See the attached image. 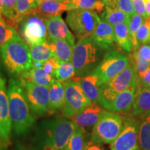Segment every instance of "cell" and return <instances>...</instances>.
I'll list each match as a JSON object with an SVG mask.
<instances>
[{
	"label": "cell",
	"instance_id": "cell-1",
	"mask_svg": "<svg viewBox=\"0 0 150 150\" xmlns=\"http://www.w3.org/2000/svg\"><path fill=\"white\" fill-rule=\"evenodd\" d=\"M11 130L16 136L27 134L35 123L24 88L18 76L10 79L7 86Z\"/></svg>",
	"mask_w": 150,
	"mask_h": 150
},
{
	"label": "cell",
	"instance_id": "cell-2",
	"mask_svg": "<svg viewBox=\"0 0 150 150\" xmlns=\"http://www.w3.org/2000/svg\"><path fill=\"white\" fill-rule=\"evenodd\" d=\"M78 125L72 120L57 118L43 121L39 125L34 141L35 150H61L67 142Z\"/></svg>",
	"mask_w": 150,
	"mask_h": 150
},
{
	"label": "cell",
	"instance_id": "cell-3",
	"mask_svg": "<svg viewBox=\"0 0 150 150\" xmlns=\"http://www.w3.org/2000/svg\"><path fill=\"white\" fill-rule=\"evenodd\" d=\"M0 58L6 70L13 76H18L33 67L30 48L18 33L1 47Z\"/></svg>",
	"mask_w": 150,
	"mask_h": 150
},
{
	"label": "cell",
	"instance_id": "cell-4",
	"mask_svg": "<svg viewBox=\"0 0 150 150\" xmlns=\"http://www.w3.org/2000/svg\"><path fill=\"white\" fill-rule=\"evenodd\" d=\"M103 50L91 36L79 40L73 47L72 58L76 76L82 77L93 72L103 59Z\"/></svg>",
	"mask_w": 150,
	"mask_h": 150
},
{
	"label": "cell",
	"instance_id": "cell-5",
	"mask_svg": "<svg viewBox=\"0 0 150 150\" xmlns=\"http://www.w3.org/2000/svg\"><path fill=\"white\" fill-rule=\"evenodd\" d=\"M122 126V117L118 112L104 110L93 126L91 140L96 143L112 144L120 134Z\"/></svg>",
	"mask_w": 150,
	"mask_h": 150
},
{
	"label": "cell",
	"instance_id": "cell-6",
	"mask_svg": "<svg viewBox=\"0 0 150 150\" xmlns=\"http://www.w3.org/2000/svg\"><path fill=\"white\" fill-rule=\"evenodd\" d=\"M66 22L79 40L91 36L101 19L96 12L83 9L67 11Z\"/></svg>",
	"mask_w": 150,
	"mask_h": 150
},
{
	"label": "cell",
	"instance_id": "cell-7",
	"mask_svg": "<svg viewBox=\"0 0 150 150\" xmlns=\"http://www.w3.org/2000/svg\"><path fill=\"white\" fill-rule=\"evenodd\" d=\"M63 84L65 89V99L61 110L65 117L71 119L81 110L91 106L92 103L81 87L79 77L76 76Z\"/></svg>",
	"mask_w": 150,
	"mask_h": 150
},
{
	"label": "cell",
	"instance_id": "cell-8",
	"mask_svg": "<svg viewBox=\"0 0 150 150\" xmlns=\"http://www.w3.org/2000/svg\"><path fill=\"white\" fill-rule=\"evenodd\" d=\"M135 85H136V71L134 65L130 61L129 65L122 72L107 83L102 85L101 97L99 104L104 107L118 93Z\"/></svg>",
	"mask_w": 150,
	"mask_h": 150
},
{
	"label": "cell",
	"instance_id": "cell-9",
	"mask_svg": "<svg viewBox=\"0 0 150 150\" xmlns=\"http://www.w3.org/2000/svg\"><path fill=\"white\" fill-rule=\"evenodd\" d=\"M129 63L130 61L126 56L116 50H109L91 73L98 76L101 84L103 85L122 72Z\"/></svg>",
	"mask_w": 150,
	"mask_h": 150
},
{
	"label": "cell",
	"instance_id": "cell-10",
	"mask_svg": "<svg viewBox=\"0 0 150 150\" xmlns=\"http://www.w3.org/2000/svg\"><path fill=\"white\" fill-rule=\"evenodd\" d=\"M123 126L120 134L110 144V150H140L138 140V122L133 114L122 117Z\"/></svg>",
	"mask_w": 150,
	"mask_h": 150
},
{
	"label": "cell",
	"instance_id": "cell-11",
	"mask_svg": "<svg viewBox=\"0 0 150 150\" xmlns=\"http://www.w3.org/2000/svg\"><path fill=\"white\" fill-rule=\"evenodd\" d=\"M21 83L33 115L39 117L50 112L49 87L36 85L31 82H21Z\"/></svg>",
	"mask_w": 150,
	"mask_h": 150
},
{
	"label": "cell",
	"instance_id": "cell-12",
	"mask_svg": "<svg viewBox=\"0 0 150 150\" xmlns=\"http://www.w3.org/2000/svg\"><path fill=\"white\" fill-rule=\"evenodd\" d=\"M20 32L29 46L47 40V31L45 19L38 15L30 13L23 19L20 26Z\"/></svg>",
	"mask_w": 150,
	"mask_h": 150
},
{
	"label": "cell",
	"instance_id": "cell-13",
	"mask_svg": "<svg viewBox=\"0 0 150 150\" xmlns=\"http://www.w3.org/2000/svg\"><path fill=\"white\" fill-rule=\"evenodd\" d=\"M11 131L6 83V79L0 73V134L5 139L10 141Z\"/></svg>",
	"mask_w": 150,
	"mask_h": 150
},
{
	"label": "cell",
	"instance_id": "cell-14",
	"mask_svg": "<svg viewBox=\"0 0 150 150\" xmlns=\"http://www.w3.org/2000/svg\"><path fill=\"white\" fill-rule=\"evenodd\" d=\"M45 21L47 31V38L63 39L67 41L74 47L75 38L61 15L45 19Z\"/></svg>",
	"mask_w": 150,
	"mask_h": 150
},
{
	"label": "cell",
	"instance_id": "cell-15",
	"mask_svg": "<svg viewBox=\"0 0 150 150\" xmlns=\"http://www.w3.org/2000/svg\"><path fill=\"white\" fill-rule=\"evenodd\" d=\"M136 85L118 93L104 106L105 109L116 112H127L131 109L136 94Z\"/></svg>",
	"mask_w": 150,
	"mask_h": 150
},
{
	"label": "cell",
	"instance_id": "cell-16",
	"mask_svg": "<svg viewBox=\"0 0 150 150\" xmlns=\"http://www.w3.org/2000/svg\"><path fill=\"white\" fill-rule=\"evenodd\" d=\"M70 10L71 8L68 0H47L39 4L32 13L45 20Z\"/></svg>",
	"mask_w": 150,
	"mask_h": 150
},
{
	"label": "cell",
	"instance_id": "cell-17",
	"mask_svg": "<svg viewBox=\"0 0 150 150\" xmlns=\"http://www.w3.org/2000/svg\"><path fill=\"white\" fill-rule=\"evenodd\" d=\"M91 37L104 50H110L115 42L113 27L102 20L97 24Z\"/></svg>",
	"mask_w": 150,
	"mask_h": 150
},
{
	"label": "cell",
	"instance_id": "cell-18",
	"mask_svg": "<svg viewBox=\"0 0 150 150\" xmlns=\"http://www.w3.org/2000/svg\"><path fill=\"white\" fill-rule=\"evenodd\" d=\"M104 108L101 107V105L92 104L83 110H81L71 118L79 127L85 129L87 127L94 126L99 120L102 115Z\"/></svg>",
	"mask_w": 150,
	"mask_h": 150
},
{
	"label": "cell",
	"instance_id": "cell-19",
	"mask_svg": "<svg viewBox=\"0 0 150 150\" xmlns=\"http://www.w3.org/2000/svg\"><path fill=\"white\" fill-rule=\"evenodd\" d=\"M79 83L86 97L92 104H99L102 84L98 76L93 73L85 75L79 77Z\"/></svg>",
	"mask_w": 150,
	"mask_h": 150
},
{
	"label": "cell",
	"instance_id": "cell-20",
	"mask_svg": "<svg viewBox=\"0 0 150 150\" xmlns=\"http://www.w3.org/2000/svg\"><path fill=\"white\" fill-rule=\"evenodd\" d=\"M131 111L135 117H140L150 111V88L136 83V94Z\"/></svg>",
	"mask_w": 150,
	"mask_h": 150
},
{
	"label": "cell",
	"instance_id": "cell-21",
	"mask_svg": "<svg viewBox=\"0 0 150 150\" xmlns=\"http://www.w3.org/2000/svg\"><path fill=\"white\" fill-rule=\"evenodd\" d=\"M21 82H31L36 85L49 87L56 79L53 75L49 74L42 67H32L18 76Z\"/></svg>",
	"mask_w": 150,
	"mask_h": 150
},
{
	"label": "cell",
	"instance_id": "cell-22",
	"mask_svg": "<svg viewBox=\"0 0 150 150\" xmlns=\"http://www.w3.org/2000/svg\"><path fill=\"white\" fill-rule=\"evenodd\" d=\"M49 45L54 56L60 62L72 61L73 47L63 39L47 38Z\"/></svg>",
	"mask_w": 150,
	"mask_h": 150
},
{
	"label": "cell",
	"instance_id": "cell-23",
	"mask_svg": "<svg viewBox=\"0 0 150 150\" xmlns=\"http://www.w3.org/2000/svg\"><path fill=\"white\" fill-rule=\"evenodd\" d=\"M50 96V112H56L62 110L65 99V89L63 83L55 79L49 86Z\"/></svg>",
	"mask_w": 150,
	"mask_h": 150
},
{
	"label": "cell",
	"instance_id": "cell-24",
	"mask_svg": "<svg viewBox=\"0 0 150 150\" xmlns=\"http://www.w3.org/2000/svg\"><path fill=\"white\" fill-rule=\"evenodd\" d=\"M115 42L121 50L127 52L133 51L129 25L127 22H120L113 26Z\"/></svg>",
	"mask_w": 150,
	"mask_h": 150
},
{
	"label": "cell",
	"instance_id": "cell-25",
	"mask_svg": "<svg viewBox=\"0 0 150 150\" xmlns=\"http://www.w3.org/2000/svg\"><path fill=\"white\" fill-rule=\"evenodd\" d=\"M38 4L39 3L37 0H17L16 17L12 27L16 29H18L23 19L31 13Z\"/></svg>",
	"mask_w": 150,
	"mask_h": 150
},
{
	"label": "cell",
	"instance_id": "cell-26",
	"mask_svg": "<svg viewBox=\"0 0 150 150\" xmlns=\"http://www.w3.org/2000/svg\"><path fill=\"white\" fill-rule=\"evenodd\" d=\"M138 140L140 150H150V111L140 117Z\"/></svg>",
	"mask_w": 150,
	"mask_h": 150
},
{
	"label": "cell",
	"instance_id": "cell-27",
	"mask_svg": "<svg viewBox=\"0 0 150 150\" xmlns=\"http://www.w3.org/2000/svg\"><path fill=\"white\" fill-rule=\"evenodd\" d=\"M29 48L33 63H44L54 56V54L52 53L47 40L39 44L31 45Z\"/></svg>",
	"mask_w": 150,
	"mask_h": 150
},
{
	"label": "cell",
	"instance_id": "cell-28",
	"mask_svg": "<svg viewBox=\"0 0 150 150\" xmlns=\"http://www.w3.org/2000/svg\"><path fill=\"white\" fill-rule=\"evenodd\" d=\"M129 18L130 17L120 9L111 7H105L104 11L101 14V19L102 21L107 22L112 27L120 22L129 23Z\"/></svg>",
	"mask_w": 150,
	"mask_h": 150
},
{
	"label": "cell",
	"instance_id": "cell-29",
	"mask_svg": "<svg viewBox=\"0 0 150 150\" xmlns=\"http://www.w3.org/2000/svg\"><path fill=\"white\" fill-rule=\"evenodd\" d=\"M71 10L72 9H83L93 11L102 13L104 11L105 6L102 0H68Z\"/></svg>",
	"mask_w": 150,
	"mask_h": 150
},
{
	"label": "cell",
	"instance_id": "cell-30",
	"mask_svg": "<svg viewBox=\"0 0 150 150\" xmlns=\"http://www.w3.org/2000/svg\"><path fill=\"white\" fill-rule=\"evenodd\" d=\"M54 77L61 83L72 80L76 77L72 61L61 62L59 68L54 72Z\"/></svg>",
	"mask_w": 150,
	"mask_h": 150
},
{
	"label": "cell",
	"instance_id": "cell-31",
	"mask_svg": "<svg viewBox=\"0 0 150 150\" xmlns=\"http://www.w3.org/2000/svg\"><path fill=\"white\" fill-rule=\"evenodd\" d=\"M86 134L85 129L78 126L69 140L65 148L67 150H83L87 142Z\"/></svg>",
	"mask_w": 150,
	"mask_h": 150
},
{
	"label": "cell",
	"instance_id": "cell-32",
	"mask_svg": "<svg viewBox=\"0 0 150 150\" xmlns=\"http://www.w3.org/2000/svg\"><path fill=\"white\" fill-rule=\"evenodd\" d=\"M145 18H144L143 17L136 13H135L134 15L130 16V18H129L128 25L129 34H130L131 43H132L133 51L137 50L140 47L138 43V41H137L136 35L140 27L145 21Z\"/></svg>",
	"mask_w": 150,
	"mask_h": 150
},
{
	"label": "cell",
	"instance_id": "cell-33",
	"mask_svg": "<svg viewBox=\"0 0 150 150\" xmlns=\"http://www.w3.org/2000/svg\"><path fill=\"white\" fill-rule=\"evenodd\" d=\"M106 7H111L120 9L128 16L135 13L132 0H102Z\"/></svg>",
	"mask_w": 150,
	"mask_h": 150
},
{
	"label": "cell",
	"instance_id": "cell-34",
	"mask_svg": "<svg viewBox=\"0 0 150 150\" xmlns=\"http://www.w3.org/2000/svg\"><path fill=\"white\" fill-rule=\"evenodd\" d=\"M18 34L16 29L4 21L1 13H0V48L4 43Z\"/></svg>",
	"mask_w": 150,
	"mask_h": 150
},
{
	"label": "cell",
	"instance_id": "cell-35",
	"mask_svg": "<svg viewBox=\"0 0 150 150\" xmlns=\"http://www.w3.org/2000/svg\"><path fill=\"white\" fill-rule=\"evenodd\" d=\"M1 2H2L1 14L10 22L9 24L12 26L16 17L17 0H1Z\"/></svg>",
	"mask_w": 150,
	"mask_h": 150
},
{
	"label": "cell",
	"instance_id": "cell-36",
	"mask_svg": "<svg viewBox=\"0 0 150 150\" xmlns=\"http://www.w3.org/2000/svg\"><path fill=\"white\" fill-rule=\"evenodd\" d=\"M136 38L139 46L142 44H147L149 42L150 40V27L147 18L145 19V21L138 29Z\"/></svg>",
	"mask_w": 150,
	"mask_h": 150
},
{
	"label": "cell",
	"instance_id": "cell-37",
	"mask_svg": "<svg viewBox=\"0 0 150 150\" xmlns=\"http://www.w3.org/2000/svg\"><path fill=\"white\" fill-rule=\"evenodd\" d=\"M61 63V62H60L56 57L53 56L43 63L42 68L46 72L53 75L54 76V72L59 68Z\"/></svg>",
	"mask_w": 150,
	"mask_h": 150
},
{
	"label": "cell",
	"instance_id": "cell-38",
	"mask_svg": "<svg viewBox=\"0 0 150 150\" xmlns=\"http://www.w3.org/2000/svg\"><path fill=\"white\" fill-rule=\"evenodd\" d=\"M134 53L141 59L150 63V45L147 43L140 45L138 50L134 51Z\"/></svg>",
	"mask_w": 150,
	"mask_h": 150
},
{
	"label": "cell",
	"instance_id": "cell-39",
	"mask_svg": "<svg viewBox=\"0 0 150 150\" xmlns=\"http://www.w3.org/2000/svg\"><path fill=\"white\" fill-rule=\"evenodd\" d=\"M135 13L140 15L144 18H147L145 4L144 0H132Z\"/></svg>",
	"mask_w": 150,
	"mask_h": 150
},
{
	"label": "cell",
	"instance_id": "cell-40",
	"mask_svg": "<svg viewBox=\"0 0 150 150\" xmlns=\"http://www.w3.org/2000/svg\"><path fill=\"white\" fill-rule=\"evenodd\" d=\"M136 83L141 84L142 86L150 88V66L141 79H136Z\"/></svg>",
	"mask_w": 150,
	"mask_h": 150
},
{
	"label": "cell",
	"instance_id": "cell-41",
	"mask_svg": "<svg viewBox=\"0 0 150 150\" xmlns=\"http://www.w3.org/2000/svg\"><path fill=\"white\" fill-rule=\"evenodd\" d=\"M102 145V144L94 142L91 140H87L83 150H105Z\"/></svg>",
	"mask_w": 150,
	"mask_h": 150
},
{
	"label": "cell",
	"instance_id": "cell-42",
	"mask_svg": "<svg viewBox=\"0 0 150 150\" xmlns=\"http://www.w3.org/2000/svg\"><path fill=\"white\" fill-rule=\"evenodd\" d=\"M10 141L8 140L5 139L4 137L0 134V150H7L9 145Z\"/></svg>",
	"mask_w": 150,
	"mask_h": 150
},
{
	"label": "cell",
	"instance_id": "cell-43",
	"mask_svg": "<svg viewBox=\"0 0 150 150\" xmlns=\"http://www.w3.org/2000/svg\"><path fill=\"white\" fill-rule=\"evenodd\" d=\"M145 4L147 18H150V0H144Z\"/></svg>",
	"mask_w": 150,
	"mask_h": 150
},
{
	"label": "cell",
	"instance_id": "cell-44",
	"mask_svg": "<svg viewBox=\"0 0 150 150\" xmlns=\"http://www.w3.org/2000/svg\"><path fill=\"white\" fill-rule=\"evenodd\" d=\"M1 9H2V2L1 0H0V13H1Z\"/></svg>",
	"mask_w": 150,
	"mask_h": 150
},
{
	"label": "cell",
	"instance_id": "cell-45",
	"mask_svg": "<svg viewBox=\"0 0 150 150\" xmlns=\"http://www.w3.org/2000/svg\"><path fill=\"white\" fill-rule=\"evenodd\" d=\"M38 1V3L40 4L41 2H42V1H47V0H37Z\"/></svg>",
	"mask_w": 150,
	"mask_h": 150
},
{
	"label": "cell",
	"instance_id": "cell-46",
	"mask_svg": "<svg viewBox=\"0 0 150 150\" xmlns=\"http://www.w3.org/2000/svg\"><path fill=\"white\" fill-rule=\"evenodd\" d=\"M148 18V21H149V27H150V18Z\"/></svg>",
	"mask_w": 150,
	"mask_h": 150
},
{
	"label": "cell",
	"instance_id": "cell-47",
	"mask_svg": "<svg viewBox=\"0 0 150 150\" xmlns=\"http://www.w3.org/2000/svg\"><path fill=\"white\" fill-rule=\"evenodd\" d=\"M61 150H67L66 148H64V149H61Z\"/></svg>",
	"mask_w": 150,
	"mask_h": 150
},
{
	"label": "cell",
	"instance_id": "cell-48",
	"mask_svg": "<svg viewBox=\"0 0 150 150\" xmlns=\"http://www.w3.org/2000/svg\"><path fill=\"white\" fill-rule=\"evenodd\" d=\"M149 45H150V40H149Z\"/></svg>",
	"mask_w": 150,
	"mask_h": 150
},
{
	"label": "cell",
	"instance_id": "cell-49",
	"mask_svg": "<svg viewBox=\"0 0 150 150\" xmlns=\"http://www.w3.org/2000/svg\"><path fill=\"white\" fill-rule=\"evenodd\" d=\"M18 150H20V149H18Z\"/></svg>",
	"mask_w": 150,
	"mask_h": 150
}]
</instances>
